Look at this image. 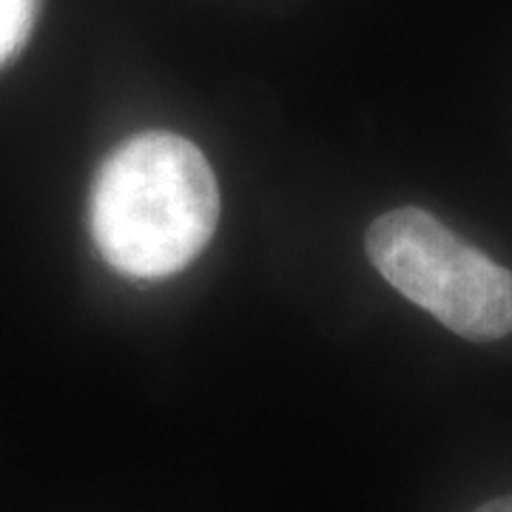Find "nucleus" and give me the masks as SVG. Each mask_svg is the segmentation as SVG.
I'll return each mask as SVG.
<instances>
[{"instance_id":"nucleus-1","label":"nucleus","mask_w":512,"mask_h":512,"mask_svg":"<svg viewBox=\"0 0 512 512\" xmlns=\"http://www.w3.org/2000/svg\"><path fill=\"white\" fill-rule=\"evenodd\" d=\"M89 214L94 245L114 271L160 279L202 254L220 220V191L194 143L146 131L100 165Z\"/></svg>"},{"instance_id":"nucleus-2","label":"nucleus","mask_w":512,"mask_h":512,"mask_svg":"<svg viewBox=\"0 0 512 512\" xmlns=\"http://www.w3.org/2000/svg\"><path fill=\"white\" fill-rule=\"evenodd\" d=\"M373 268L410 302L470 342L512 333V271L421 208L387 211L367 228Z\"/></svg>"},{"instance_id":"nucleus-3","label":"nucleus","mask_w":512,"mask_h":512,"mask_svg":"<svg viewBox=\"0 0 512 512\" xmlns=\"http://www.w3.org/2000/svg\"><path fill=\"white\" fill-rule=\"evenodd\" d=\"M37 0H0V66L18 55L32 35Z\"/></svg>"},{"instance_id":"nucleus-4","label":"nucleus","mask_w":512,"mask_h":512,"mask_svg":"<svg viewBox=\"0 0 512 512\" xmlns=\"http://www.w3.org/2000/svg\"><path fill=\"white\" fill-rule=\"evenodd\" d=\"M476 512H512V495H504V498L487 501V504H484V507H478Z\"/></svg>"}]
</instances>
